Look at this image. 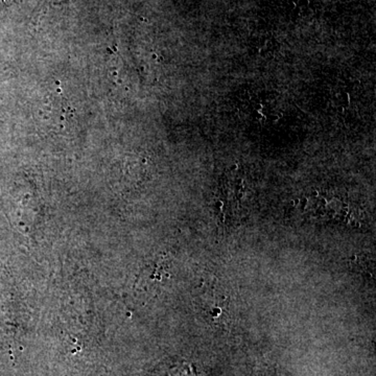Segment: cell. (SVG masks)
Segmentation results:
<instances>
[{
    "mask_svg": "<svg viewBox=\"0 0 376 376\" xmlns=\"http://www.w3.org/2000/svg\"><path fill=\"white\" fill-rule=\"evenodd\" d=\"M202 314L212 326L222 327L230 320L229 298L218 288L204 292L200 301Z\"/></svg>",
    "mask_w": 376,
    "mask_h": 376,
    "instance_id": "1",
    "label": "cell"
}]
</instances>
